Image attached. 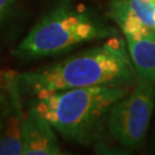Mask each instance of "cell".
Wrapping results in <instances>:
<instances>
[{"label": "cell", "instance_id": "obj_1", "mask_svg": "<svg viewBox=\"0 0 155 155\" xmlns=\"http://www.w3.org/2000/svg\"><path fill=\"white\" fill-rule=\"evenodd\" d=\"M136 77L137 74L127 50H115L105 43L37 71L17 74V83L20 91L35 95L41 90L131 86Z\"/></svg>", "mask_w": 155, "mask_h": 155}, {"label": "cell", "instance_id": "obj_2", "mask_svg": "<svg viewBox=\"0 0 155 155\" xmlns=\"http://www.w3.org/2000/svg\"><path fill=\"white\" fill-rule=\"evenodd\" d=\"M129 91V86L41 90L28 106L64 138L87 145L101 136L110 107Z\"/></svg>", "mask_w": 155, "mask_h": 155}, {"label": "cell", "instance_id": "obj_3", "mask_svg": "<svg viewBox=\"0 0 155 155\" xmlns=\"http://www.w3.org/2000/svg\"><path fill=\"white\" fill-rule=\"evenodd\" d=\"M116 33L115 29L92 17L87 12L81 13L72 8L71 0H60L30 30L13 55L21 60H33Z\"/></svg>", "mask_w": 155, "mask_h": 155}, {"label": "cell", "instance_id": "obj_4", "mask_svg": "<svg viewBox=\"0 0 155 155\" xmlns=\"http://www.w3.org/2000/svg\"><path fill=\"white\" fill-rule=\"evenodd\" d=\"M155 106L154 86L137 76L133 90L110 107L106 127L120 144L138 147L144 143Z\"/></svg>", "mask_w": 155, "mask_h": 155}, {"label": "cell", "instance_id": "obj_5", "mask_svg": "<svg viewBox=\"0 0 155 155\" xmlns=\"http://www.w3.org/2000/svg\"><path fill=\"white\" fill-rule=\"evenodd\" d=\"M0 89V155L22 154L23 106L17 72L6 71Z\"/></svg>", "mask_w": 155, "mask_h": 155}, {"label": "cell", "instance_id": "obj_6", "mask_svg": "<svg viewBox=\"0 0 155 155\" xmlns=\"http://www.w3.org/2000/svg\"><path fill=\"white\" fill-rule=\"evenodd\" d=\"M23 155L61 154L52 125L28 106L22 125Z\"/></svg>", "mask_w": 155, "mask_h": 155}, {"label": "cell", "instance_id": "obj_7", "mask_svg": "<svg viewBox=\"0 0 155 155\" xmlns=\"http://www.w3.org/2000/svg\"><path fill=\"white\" fill-rule=\"evenodd\" d=\"M127 52L136 74L155 87V31L140 40L127 38Z\"/></svg>", "mask_w": 155, "mask_h": 155}, {"label": "cell", "instance_id": "obj_8", "mask_svg": "<svg viewBox=\"0 0 155 155\" xmlns=\"http://www.w3.org/2000/svg\"><path fill=\"white\" fill-rule=\"evenodd\" d=\"M129 13L137 15L144 25L155 30L154 0H111L108 15L116 23Z\"/></svg>", "mask_w": 155, "mask_h": 155}, {"label": "cell", "instance_id": "obj_9", "mask_svg": "<svg viewBox=\"0 0 155 155\" xmlns=\"http://www.w3.org/2000/svg\"><path fill=\"white\" fill-rule=\"evenodd\" d=\"M117 24L122 28L124 35H131V33L140 30L141 27L144 25V23L141 22V20L137 15L131 14V13L127 14Z\"/></svg>", "mask_w": 155, "mask_h": 155}, {"label": "cell", "instance_id": "obj_10", "mask_svg": "<svg viewBox=\"0 0 155 155\" xmlns=\"http://www.w3.org/2000/svg\"><path fill=\"white\" fill-rule=\"evenodd\" d=\"M15 0H0V21L9 13Z\"/></svg>", "mask_w": 155, "mask_h": 155}, {"label": "cell", "instance_id": "obj_11", "mask_svg": "<svg viewBox=\"0 0 155 155\" xmlns=\"http://www.w3.org/2000/svg\"><path fill=\"white\" fill-rule=\"evenodd\" d=\"M75 8H76V11H77V12H81V13L87 12V8H86V6L84 5V4H82V2H81V4H78V5L76 6Z\"/></svg>", "mask_w": 155, "mask_h": 155}, {"label": "cell", "instance_id": "obj_12", "mask_svg": "<svg viewBox=\"0 0 155 155\" xmlns=\"http://www.w3.org/2000/svg\"><path fill=\"white\" fill-rule=\"evenodd\" d=\"M154 20H155V14H154Z\"/></svg>", "mask_w": 155, "mask_h": 155}]
</instances>
